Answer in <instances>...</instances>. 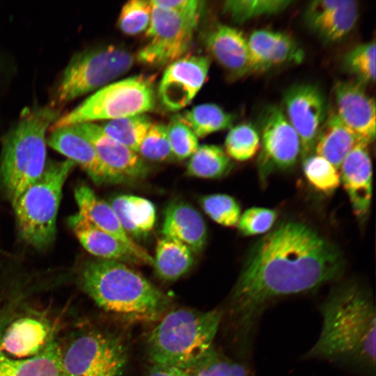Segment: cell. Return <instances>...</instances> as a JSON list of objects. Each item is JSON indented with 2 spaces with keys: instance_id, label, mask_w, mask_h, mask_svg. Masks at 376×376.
Here are the masks:
<instances>
[{
  "instance_id": "cell-9",
  "label": "cell",
  "mask_w": 376,
  "mask_h": 376,
  "mask_svg": "<svg viewBox=\"0 0 376 376\" xmlns=\"http://www.w3.org/2000/svg\"><path fill=\"white\" fill-rule=\"evenodd\" d=\"M155 104L154 78L135 75L95 91L72 111L59 116L50 130L143 114L153 110Z\"/></svg>"
},
{
  "instance_id": "cell-13",
  "label": "cell",
  "mask_w": 376,
  "mask_h": 376,
  "mask_svg": "<svg viewBox=\"0 0 376 376\" xmlns=\"http://www.w3.org/2000/svg\"><path fill=\"white\" fill-rule=\"evenodd\" d=\"M283 105V110L299 136L303 160L313 154L318 134L328 113L326 97L314 84H296L285 93Z\"/></svg>"
},
{
  "instance_id": "cell-19",
  "label": "cell",
  "mask_w": 376,
  "mask_h": 376,
  "mask_svg": "<svg viewBox=\"0 0 376 376\" xmlns=\"http://www.w3.org/2000/svg\"><path fill=\"white\" fill-rule=\"evenodd\" d=\"M251 72L267 71L287 63L303 61L304 53L289 34L268 29L254 31L247 38Z\"/></svg>"
},
{
  "instance_id": "cell-7",
  "label": "cell",
  "mask_w": 376,
  "mask_h": 376,
  "mask_svg": "<svg viewBox=\"0 0 376 376\" xmlns=\"http://www.w3.org/2000/svg\"><path fill=\"white\" fill-rule=\"evenodd\" d=\"M133 55L116 45H101L75 53L53 88L49 106L60 107L96 91L124 75L132 67Z\"/></svg>"
},
{
  "instance_id": "cell-28",
  "label": "cell",
  "mask_w": 376,
  "mask_h": 376,
  "mask_svg": "<svg viewBox=\"0 0 376 376\" xmlns=\"http://www.w3.org/2000/svg\"><path fill=\"white\" fill-rule=\"evenodd\" d=\"M193 263V252L185 244L165 237L157 240L152 265L163 281L179 279L189 272Z\"/></svg>"
},
{
  "instance_id": "cell-23",
  "label": "cell",
  "mask_w": 376,
  "mask_h": 376,
  "mask_svg": "<svg viewBox=\"0 0 376 376\" xmlns=\"http://www.w3.org/2000/svg\"><path fill=\"white\" fill-rule=\"evenodd\" d=\"M68 224L82 246L99 259L127 265H145L127 245L95 226L78 212L68 218Z\"/></svg>"
},
{
  "instance_id": "cell-26",
  "label": "cell",
  "mask_w": 376,
  "mask_h": 376,
  "mask_svg": "<svg viewBox=\"0 0 376 376\" xmlns=\"http://www.w3.org/2000/svg\"><path fill=\"white\" fill-rule=\"evenodd\" d=\"M110 205L123 228L132 238L146 237L156 221V210L149 200L131 194L113 196Z\"/></svg>"
},
{
  "instance_id": "cell-16",
  "label": "cell",
  "mask_w": 376,
  "mask_h": 376,
  "mask_svg": "<svg viewBox=\"0 0 376 376\" xmlns=\"http://www.w3.org/2000/svg\"><path fill=\"white\" fill-rule=\"evenodd\" d=\"M359 6L352 0H315L308 3L304 20L309 29L324 43L338 42L354 29Z\"/></svg>"
},
{
  "instance_id": "cell-20",
  "label": "cell",
  "mask_w": 376,
  "mask_h": 376,
  "mask_svg": "<svg viewBox=\"0 0 376 376\" xmlns=\"http://www.w3.org/2000/svg\"><path fill=\"white\" fill-rule=\"evenodd\" d=\"M368 143H361L345 158L340 166V182L354 214L360 220L367 216L373 196V167Z\"/></svg>"
},
{
  "instance_id": "cell-15",
  "label": "cell",
  "mask_w": 376,
  "mask_h": 376,
  "mask_svg": "<svg viewBox=\"0 0 376 376\" xmlns=\"http://www.w3.org/2000/svg\"><path fill=\"white\" fill-rule=\"evenodd\" d=\"M74 126L92 144L114 184L138 181L147 175L146 161L137 152L107 135L99 125L85 123Z\"/></svg>"
},
{
  "instance_id": "cell-43",
  "label": "cell",
  "mask_w": 376,
  "mask_h": 376,
  "mask_svg": "<svg viewBox=\"0 0 376 376\" xmlns=\"http://www.w3.org/2000/svg\"><path fill=\"white\" fill-rule=\"evenodd\" d=\"M147 376H188L185 371L169 366L152 364Z\"/></svg>"
},
{
  "instance_id": "cell-6",
  "label": "cell",
  "mask_w": 376,
  "mask_h": 376,
  "mask_svg": "<svg viewBox=\"0 0 376 376\" xmlns=\"http://www.w3.org/2000/svg\"><path fill=\"white\" fill-rule=\"evenodd\" d=\"M75 165L68 159L47 163L41 176L13 204L20 235L31 246L42 249L54 240L63 187Z\"/></svg>"
},
{
  "instance_id": "cell-2",
  "label": "cell",
  "mask_w": 376,
  "mask_h": 376,
  "mask_svg": "<svg viewBox=\"0 0 376 376\" xmlns=\"http://www.w3.org/2000/svg\"><path fill=\"white\" fill-rule=\"evenodd\" d=\"M318 338L302 356L375 376L376 311L373 295L355 280L334 287L320 306Z\"/></svg>"
},
{
  "instance_id": "cell-42",
  "label": "cell",
  "mask_w": 376,
  "mask_h": 376,
  "mask_svg": "<svg viewBox=\"0 0 376 376\" xmlns=\"http://www.w3.org/2000/svg\"><path fill=\"white\" fill-rule=\"evenodd\" d=\"M151 3L177 13L200 17L203 2L198 0H152Z\"/></svg>"
},
{
  "instance_id": "cell-10",
  "label": "cell",
  "mask_w": 376,
  "mask_h": 376,
  "mask_svg": "<svg viewBox=\"0 0 376 376\" xmlns=\"http://www.w3.org/2000/svg\"><path fill=\"white\" fill-rule=\"evenodd\" d=\"M151 5L150 23L146 31L148 42L139 51L136 58L150 66L169 65L186 53L200 17L185 16Z\"/></svg>"
},
{
  "instance_id": "cell-8",
  "label": "cell",
  "mask_w": 376,
  "mask_h": 376,
  "mask_svg": "<svg viewBox=\"0 0 376 376\" xmlns=\"http://www.w3.org/2000/svg\"><path fill=\"white\" fill-rule=\"evenodd\" d=\"M58 343L63 376L126 375L128 350L119 335L96 327H79Z\"/></svg>"
},
{
  "instance_id": "cell-29",
  "label": "cell",
  "mask_w": 376,
  "mask_h": 376,
  "mask_svg": "<svg viewBox=\"0 0 376 376\" xmlns=\"http://www.w3.org/2000/svg\"><path fill=\"white\" fill-rule=\"evenodd\" d=\"M196 136L203 138L233 126L235 116L214 103L196 105L175 116Z\"/></svg>"
},
{
  "instance_id": "cell-24",
  "label": "cell",
  "mask_w": 376,
  "mask_h": 376,
  "mask_svg": "<svg viewBox=\"0 0 376 376\" xmlns=\"http://www.w3.org/2000/svg\"><path fill=\"white\" fill-rule=\"evenodd\" d=\"M162 233L164 237L185 244L193 253L202 251L207 236L202 215L192 205L181 201H173L166 207Z\"/></svg>"
},
{
  "instance_id": "cell-5",
  "label": "cell",
  "mask_w": 376,
  "mask_h": 376,
  "mask_svg": "<svg viewBox=\"0 0 376 376\" xmlns=\"http://www.w3.org/2000/svg\"><path fill=\"white\" fill-rule=\"evenodd\" d=\"M223 320V310L201 311L178 308L169 311L150 332L148 356L152 364L189 370L214 347Z\"/></svg>"
},
{
  "instance_id": "cell-41",
  "label": "cell",
  "mask_w": 376,
  "mask_h": 376,
  "mask_svg": "<svg viewBox=\"0 0 376 376\" xmlns=\"http://www.w3.org/2000/svg\"><path fill=\"white\" fill-rule=\"evenodd\" d=\"M277 219L276 210L252 207L246 210L240 217L237 227L244 236H253L268 233Z\"/></svg>"
},
{
  "instance_id": "cell-31",
  "label": "cell",
  "mask_w": 376,
  "mask_h": 376,
  "mask_svg": "<svg viewBox=\"0 0 376 376\" xmlns=\"http://www.w3.org/2000/svg\"><path fill=\"white\" fill-rule=\"evenodd\" d=\"M151 125L150 117L143 113L106 120L100 126L107 135L138 153Z\"/></svg>"
},
{
  "instance_id": "cell-34",
  "label": "cell",
  "mask_w": 376,
  "mask_h": 376,
  "mask_svg": "<svg viewBox=\"0 0 376 376\" xmlns=\"http://www.w3.org/2000/svg\"><path fill=\"white\" fill-rule=\"evenodd\" d=\"M225 152L235 160L251 159L260 149L259 132L251 123H241L230 128L225 139Z\"/></svg>"
},
{
  "instance_id": "cell-25",
  "label": "cell",
  "mask_w": 376,
  "mask_h": 376,
  "mask_svg": "<svg viewBox=\"0 0 376 376\" xmlns=\"http://www.w3.org/2000/svg\"><path fill=\"white\" fill-rule=\"evenodd\" d=\"M361 143L370 144L345 124L333 109L328 112L318 134L313 154L322 157L339 171L347 155Z\"/></svg>"
},
{
  "instance_id": "cell-11",
  "label": "cell",
  "mask_w": 376,
  "mask_h": 376,
  "mask_svg": "<svg viewBox=\"0 0 376 376\" xmlns=\"http://www.w3.org/2000/svg\"><path fill=\"white\" fill-rule=\"evenodd\" d=\"M258 130L260 150L257 165L260 179L265 182L272 173L288 170L296 164L301 145L283 109L278 106L265 108Z\"/></svg>"
},
{
  "instance_id": "cell-37",
  "label": "cell",
  "mask_w": 376,
  "mask_h": 376,
  "mask_svg": "<svg viewBox=\"0 0 376 376\" xmlns=\"http://www.w3.org/2000/svg\"><path fill=\"white\" fill-rule=\"evenodd\" d=\"M201 205L205 213L214 222L226 227L237 226L241 216L238 202L226 194H214L203 196Z\"/></svg>"
},
{
  "instance_id": "cell-32",
  "label": "cell",
  "mask_w": 376,
  "mask_h": 376,
  "mask_svg": "<svg viewBox=\"0 0 376 376\" xmlns=\"http://www.w3.org/2000/svg\"><path fill=\"white\" fill-rule=\"evenodd\" d=\"M184 371L188 376H254L249 363L227 357L214 347L196 366Z\"/></svg>"
},
{
  "instance_id": "cell-21",
  "label": "cell",
  "mask_w": 376,
  "mask_h": 376,
  "mask_svg": "<svg viewBox=\"0 0 376 376\" xmlns=\"http://www.w3.org/2000/svg\"><path fill=\"white\" fill-rule=\"evenodd\" d=\"M47 143L68 159L79 164L96 184H114L92 144L74 125L51 130V134L47 138Z\"/></svg>"
},
{
  "instance_id": "cell-1",
  "label": "cell",
  "mask_w": 376,
  "mask_h": 376,
  "mask_svg": "<svg viewBox=\"0 0 376 376\" xmlns=\"http://www.w3.org/2000/svg\"><path fill=\"white\" fill-rule=\"evenodd\" d=\"M337 246L309 225L287 221L251 249L229 297L235 358L250 362L260 320L276 300L316 290L343 273Z\"/></svg>"
},
{
  "instance_id": "cell-36",
  "label": "cell",
  "mask_w": 376,
  "mask_h": 376,
  "mask_svg": "<svg viewBox=\"0 0 376 376\" xmlns=\"http://www.w3.org/2000/svg\"><path fill=\"white\" fill-rule=\"evenodd\" d=\"M302 161L304 176L315 189L329 194L339 187L340 172L327 159L312 154Z\"/></svg>"
},
{
  "instance_id": "cell-4",
  "label": "cell",
  "mask_w": 376,
  "mask_h": 376,
  "mask_svg": "<svg viewBox=\"0 0 376 376\" xmlns=\"http://www.w3.org/2000/svg\"><path fill=\"white\" fill-rule=\"evenodd\" d=\"M59 113V109L49 105L26 109L6 134L0 185L12 205L42 174L47 164L46 133Z\"/></svg>"
},
{
  "instance_id": "cell-40",
  "label": "cell",
  "mask_w": 376,
  "mask_h": 376,
  "mask_svg": "<svg viewBox=\"0 0 376 376\" xmlns=\"http://www.w3.org/2000/svg\"><path fill=\"white\" fill-rule=\"evenodd\" d=\"M166 130L175 159L184 160L189 158L199 146L196 136L175 116L166 125Z\"/></svg>"
},
{
  "instance_id": "cell-27",
  "label": "cell",
  "mask_w": 376,
  "mask_h": 376,
  "mask_svg": "<svg viewBox=\"0 0 376 376\" xmlns=\"http://www.w3.org/2000/svg\"><path fill=\"white\" fill-rule=\"evenodd\" d=\"M0 376H63L58 340L29 359H13L0 352Z\"/></svg>"
},
{
  "instance_id": "cell-35",
  "label": "cell",
  "mask_w": 376,
  "mask_h": 376,
  "mask_svg": "<svg viewBox=\"0 0 376 376\" xmlns=\"http://www.w3.org/2000/svg\"><path fill=\"white\" fill-rule=\"evenodd\" d=\"M343 67L365 86L375 81V42H365L349 51L343 58Z\"/></svg>"
},
{
  "instance_id": "cell-18",
  "label": "cell",
  "mask_w": 376,
  "mask_h": 376,
  "mask_svg": "<svg viewBox=\"0 0 376 376\" xmlns=\"http://www.w3.org/2000/svg\"><path fill=\"white\" fill-rule=\"evenodd\" d=\"M203 45L230 79H238L251 72L247 38L240 30L217 24L205 31Z\"/></svg>"
},
{
  "instance_id": "cell-3",
  "label": "cell",
  "mask_w": 376,
  "mask_h": 376,
  "mask_svg": "<svg viewBox=\"0 0 376 376\" xmlns=\"http://www.w3.org/2000/svg\"><path fill=\"white\" fill-rule=\"evenodd\" d=\"M82 290L104 311L130 321H152L168 308L170 298L123 263L95 259L81 268Z\"/></svg>"
},
{
  "instance_id": "cell-22",
  "label": "cell",
  "mask_w": 376,
  "mask_h": 376,
  "mask_svg": "<svg viewBox=\"0 0 376 376\" xmlns=\"http://www.w3.org/2000/svg\"><path fill=\"white\" fill-rule=\"evenodd\" d=\"M74 195L80 215L127 245L145 265H152L153 258L126 233L109 203L100 198L86 185L77 186Z\"/></svg>"
},
{
  "instance_id": "cell-38",
  "label": "cell",
  "mask_w": 376,
  "mask_h": 376,
  "mask_svg": "<svg viewBox=\"0 0 376 376\" xmlns=\"http://www.w3.org/2000/svg\"><path fill=\"white\" fill-rule=\"evenodd\" d=\"M138 154L145 161L163 162L173 159L166 125L152 123L139 146Z\"/></svg>"
},
{
  "instance_id": "cell-33",
  "label": "cell",
  "mask_w": 376,
  "mask_h": 376,
  "mask_svg": "<svg viewBox=\"0 0 376 376\" xmlns=\"http://www.w3.org/2000/svg\"><path fill=\"white\" fill-rule=\"evenodd\" d=\"M293 3L287 0H229L224 1L223 12L237 24L256 17L278 14Z\"/></svg>"
},
{
  "instance_id": "cell-17",
  "label": "cell",
  "mask_w": 376,
  "mask_h": 376,
  "mask_svg": "<svg viewBox=\"0 0 376 376\" xmlns=\"http://www.w3.org/2000/svg\"><path fill=\"white\" fill-rule=\"evenodd\" d=\"M336 114L370 143L375 138V102L356 81H339L334 88Z\"/></svg>"
},
{
  "instance_id": "cell-14",
  "label": "cell",
  "mask_w": 376,
  "mask_h": 376,
  "mask_svg": "<svg viewBox=\"0 0 376 376\" xmlns=\"http://www.w3.org/2000/svg\"><path fill=\"white\" fill-rule=\"evenodd\" d=\"M207 56H183L170 63L159 83L157 97L168 111L187 106L204 84L210 69Z\"/></svg>"
},
{
  "instance_id": "cell-39",
  "label": "cell",
  "mask_w": 376,
  "mask_h": 376,
  "mask_svg": "<svg viewBox=\"0 0 376 376\" xmlns=\"http://www.w3.org/2000/svg\"><path fill=\"white\" fill-rule=\"evenodd\" d=\"M150 1L131 0L123 6L118 24L125 34L133 36L146 31L151 19Z\"/></svg>"
},
{
  "instance_id": "cell-12",
  "label": "cell",
  "mask_w": 376,
  "mask_h": 376,
  "mask_svg": "<svg viewBox=\"0 0 376 376\" xmlns=\"http://www.w3.org/2000/svg\"><path fill=\"white\" fill-rule=\"evenodd\" d=\"M56 340L54 324L42 312L27 308L0 320V352L8 357H34Z\"/></svg>"
},
{
  "instance_id": "cell-30",
  "label": "cell",
  "mask_w": 376,
  "mask_h": 376,
  "mask_svg": "<svg viewBox=\"0 0 376 376\" xmlns=\"http://www.w3.org/2000/svg\"><path fill=\"white\" fill-rule=\"evenodd\" d=\"M232 168L230 158L221 147L203 144L189 157L186 173L198 178L218 179L226 176Z\"/></svg>"
}]
</instances>
